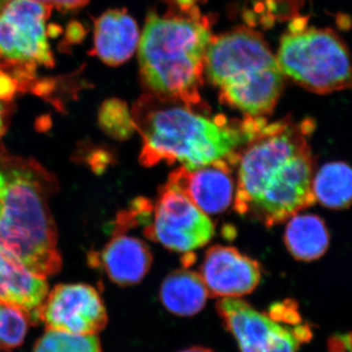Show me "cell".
Masks as SVG:
<instances>
[{
    "mask_svg": "<svg viewBox=\"0 0 352 352\" xmlns=\"http://www.w3.org/2000/svg\"><path fill=\"white\" fill-rule=\"evenodd\" d=\"M244 122L247 139L236 164L235 210L265 226H278L316 203L308 142L314 122L250 117Z\"/></svg>",
    "mask_w": 352,
    "mask_h": 352,
    "instance_id": "6da1fadb",
    "label": "cell"
},
{
    "mask_svg": "<svg viewBox=\"0 0 352 352\" xmlns=\"http://www.w3.org/2000/svg\"><path fill=\"white\" fill-rule=\"evenodd\" d=\"M136 131L142 138L141 164L179 163L196 168L217 161L236 166L247 133L244 120L212 117L205 106L141 96L131 111Z\"/></svg>",
    "mask_w": 352,
    "mask_h": 352,
    "instance_id": "7a4b0ae2",
    "label": "cell"
},
{
    "mask_svg": "<svg viewBox=\"0 0 352 352\" xmlns=\"http://www.w3.org/2000/svg\"><path fill=\"white\" fill-rule=\"evenodd\" d=\"M201 2L164 0V12L148 15L138 56L141 78L150 94L186 105H204L200 88L212 34Z\"/></svg>",
    "mask_w": 352,
    "mask_h": 352,
    "instance_id": "3957f363",
    "label": "cell"
},
{
    "mask_svg": "<svg viewBox=\"0 0 352 352\" xmlns=\"http://www.w3.org/2000/svg\"><path fill=\"white\" fill-rule=\"evenodd\" d=\"M56 188L55 178L34 160L0 153V245L44 278L62 266L50 208Z\"/></svg>",
    "mask_w": 352,
    "mask_h": 352,
    "instance_id": "277c9868",
    "label": "cell"
},
{
    "mask_svg": "<svg viewBox=\"0 0 352 352\" xmlns=\"http://www.w3.org/2000/svg\"><path fill=\"white\" fill-rule=\"evenodd\" d=\"M205 69L221 100L245 117H267L283 90L277 58L258 32L245 28L212 38Z\"/></svg>",
    "mask_w": 352,
    "mask_h": 352,
    "instance_id": "5b68a950",
    "label": "cell"
},
{
    "mask_svg": "<svg viewBox=\"0 0 352 352\" xmlns=\"http://www.w3.org/2000/svg\"><path fill=\"white\" fill-rule=\"evenodd\" d=\"M277 60L284 75L315 94L351 87L349 51L331 30L307 28L296 21L282 38Z\"/></svg>",
    "mask_w": 352,
    "mask_h": 352,
    "instance_id": "8992f818",
    "label": "cell"
},
{
    "mask_svg": "<svg viewBox=\"0 0 352 352\" xmlns=\"http://www.w3.org/2000/svg\"><path fill=\"white\" fill-rule=\"evenodd\" d=\"M52 8L34 0H8L0 8V69L11 71L21 88L38 67L54 66L47 31Z\"/></svg>",
    "mask_w": 352,
    "mask_h": 352,
    "instance_id": "52a82bcc",
    "label": "cell"
},
{
    "mask_svg": "<svg viewBox=\"0 0 352 352\" xmlns=\"http://www.w3.org/2000/svg\"><path fill=\"white\" fill-rule=\"evenodd\" d=\"M152 212L145 235L170 251L189 254L214 237V224L208 215L168 183L160 189Z\"/></svg>",
    "mask_w": 352,
    "mask_h": 352,
    "instance_id": "ba28073f",
    "label": "cell"
},
{
    "mask_svg": "<svg viewBox=\"0 0 352 352\" xmlns=\"http://www.w3.org/2000/svg\"><path fill=\"white\" fill-rule=\"evenodd\" d=\"M217 311L242 352H298L300 342L310 337L308 329L285 327L239 298H221Z\"/></svg>",
    "mask_w": 352,
    "mask_h": 352,
    "instance_id": "9c48e42d",
    "label": "cell"
},
{
    "mask_svg": "<svg viewBox=\"0 0 352 352\" xmlns=\"http://www.w3.org/2000/svg\"><path fill=\"white\" fill-rule=\"evenodd\" d=\"M38 320L46 330L74 335H97L106 327L108 315L98 292L85 284L57 285L39 307Z\"/></svg>",
    "mask_w": 352,
    "mask_h": 352,
    "instance_id": "30bf717a",
    "label": "cell"
},
{
    "mask_svg": "<svg viewBox=\"0 0 352 352\" xmlns=\"http://www.w3.org/2000/svg\"><path fill=\"white\" fill-rule=\"evenodd\" d=\"M233 168L226 161L196 168L180 166L170 173L166 183L182 192L206 214H221L230 207L235 197Z\"/></svg>",
    "mask_w": 352,
    "mask_h": 352,
    "instance_id": "8fae6325",
    "label": "cell"
},
{
    "mask_svg": "<svg viewBox=\"0 0 352 352\" xmlns=\"http://www.w3.org/2000/svg\"><path fill=\"white\" fill-rule=\"evenodd\" d=\"M201 272L210 296L222 298L249 295L261 277L258 261L226 245H214L206 252Z\"/></svg>",
    "mask_w": 352,
    "mask_h": 352,
    "instance_id": "7c38bea8",
    "label": "cell"
},
{
    "mask_svg": "<svg viewBox=\"0 0 352 352\" xmlns=\"http://www.w3.org/2000/svg\"><path fill=\"white\" fill-rule=\"evenodd\" d=\"M153 256L149 247L136 237L115 233L101 251L88 254V263L107 274L120 286L138 284L151 267Z\"/></svg>",
    "mask_w": 352,
    "mask_h": 352,
    "instance_id": "4fadbf2b",
    "label": "cell"
},
{
    "mask_svg": "<svg viewBox=\"0 0 352 352\" xmlns=\"http://www.w3.org/2000/svg\"><path fill=\"white\" fill-rule=\"evenodd\" d=\"M47 293L45 278L34 274L12 252L0 245V302L23 310L34 325Z\"/></svg>",
    "mask_w": 352,
    "mask_h": 352,
    "instance_id": "5bb4252c",
    "label": "cell"
},
{
    "mask_svg": "<svg viewBox=\"0 0 352 352\" xmlns=\"http://www.w3.org/2000/svg\"><path fill=\"white\" fill-rule=\"evenodd\" d=\"M138 43V24L124 9L109 10L95 21L92 53L104 63H124L135 52Z\"/></svg>",
    "mask_w": 352,
    "mask_h": 352,
    "instance_id": "9a60e30c",
    "label": "cell"
},
{
    "mask_svg": "<svg viewBox=\"0 0 352 352\" xmlns=\"http://www.w3.org/2000/svg\"><path fill=\"white\" fill-rule=\"evenodd\" d=\"M210 294L200 274L182 270L171 272L162 284L160 298L164 307L171 314L192 316L199 314Z\"/></svg>",
    "mask_w": 352,
    "mask_h": 352,
    "instance_id": "2e32d148",
    "label": "cell"
},
{
    "mask_svg": "<svg viewBox=\"0 0 352 352\" xmlns=\"http://www.w3.org/2000/svg\"><path fill=\"white\" fill-rule=\"evenodd\" d=\"M285 230V243L294 258L302 261L320 258L330 242L327 226L315 214H295L289 217Z\"/></svg>",
    "mask_w": 352,
    "mask_h": 352,
    "instance_id": "e0dca14e",
    "label": "cell"
},
{
    "mask_svg": "<svg viewBox=\"0 0 352 352\" xmlns=\"http://www.w3.org/2000/svg\"><path fill=\"white\" fill-rule=\"evenodd\" d=\"M312 193L315 200L332 210H344L351 201L352 175L349 164L332 162L314 173Z\"/></svg>",
    "mask_w": 352,
    "mask_h": 352,
    "instance_id": "ac0fdd59",
    "label": "cell"
},
{
    "mask_svg": "<svg viewBox=\"0 0 352 352\" xmlns=\"http://www.w3.org/2000/svg\"><path fill=\"white\" fill-rule=\"evenodd\" d=\"M34 352H103L97 335H74L46 330L36 342Z\"/></svg>",
    "mask_w": 352,
    "mask_h": 352,
    "instance_id": "d6986e66",
    "label": "cell"
},
{
    "mask_svg": "<svg viewBox=\"0 0 352 352\" xmlns=\"http://www.w3.org/2000/svg\"><path fill=\"white\" fill-rule=\"evenodd\" d=\"M98 122L102 131L117 140H126L136 131L126 102L120 99H109L102 104Z\"/></svg>",
    "mask_w": 352,
    "mask_h": 352,
    "instance_id": "ffe728a7",
    "label": "cell"
},
{
    "mask_svg": "<svg viewBox=\"0 0 352 352\" xmlns=\"http://www.w3.org/2000/svg\"><path fill=\"white\" fill-rule=\"evenodd\" d=\"M30 325L29 316L23 310L0 302V352L22 346Z\"/></svg>",
    "mask_w": 352,
    "mask_h": 352,
    "instance_id": "44dd1931",
    "label": "cell"
},
{
    "mask_svg": "<svg viewBox=\"0 0 352 352\" xmlns=\"http://www.w3.org/2000/svg\"><path fill=\"white\" fill-rule=\"evenodd\" d=\"M17 90H19V87L16 80L6 72L0 69V100L10 101Z\"/></svg>",
    "mask_w": 352,
    "mask_h": 352,
    "instance_id": "7402d4cb",
    "label": "cell"
},
{
    "mask_svg": "<svg viewBox=\"0 0 352 352\" xmlns=\"http://www.w3.org/2000/svg\"><path fill=\"white\" fill-rule=\"evenodd\" d=\"M351 335L338 336L330 340L331 352H351Z\"/></svg>",
    "mask_w": 352,
    "mask_h": 352,
    "instance_id": "603a6c76",
    "label": "cell"
},
{
    "mask_svg": "<svg viewBox=\"0 0 352 352\" xmlns=\"http://www.w3.org/2000/svg\"><path fill=\"white\" fill-rule=\"evenodd\" d=\"M88 1L89 0H56L53 7L61 11L75 10L87 6Z\"/></svg>",
    "mask_w": 352,
    "mask_h": 352,
    "instance_id": "cb8c5ba5",
    "label": "cell"
},
{
    "mask_svg": "<svg viewBox=\"0 0 352 352\" xmlns=\"http://www.w3.org/2000/svg\"><path fill=\"white\" fill-rule=\"evenodd\" d=\"M9 113H10V108L8 105L0 102V139L6 134L8 127Z\"/></svg>",
    "mask_w": 352,
    "mask_h": 352,
    "instance_id": "d4e9b609",
    "label": "cell"
},
{
    "mask_svg": "<svg viewBox=\"0 0 352 352\" xmlns=\"http://www.w3.org/2000/svg\"><path fill=\"white\" fill-rule=\"evenodd\" d=\"M182 352H214V351H210V349H206V347L194 346V347H191V349H185V351H183Z\"/></svg>",
    "mask_w": 352,
    "mask_h": 352,
    "instance_id": "484cf974",
    "label": "cell"
},
{
    "mask_svg": "<svg viewBox=\"0 0 352 352\" xmlns=\"http://www.w3.org/2000/svg\"><path fill=\"white\" fill-rule=\"evenodd\" d=\"M34 1L41 2V3L47 4V6H54L56 0H34Z\"/></svg>",
    "mask_w": 352,
    "mask_h": 352,
    "instance_id": "4316f807",
    "label": "cell"
},
{
    "mask_svg": "<svg viewBox=\"0 0 352 352\" xmlns=\"http://www.w3.org/2000/svg\"><path fill=\"white\" fill-rule=\"evenodd\" d=\"M7 1H8V0H0V8H1Z\"/></svg>",
    "mask_w": 352,
    "mask_h": 352,
    "instance_id": "83f0119b",
    "label": "cell"
}]
</instances>
